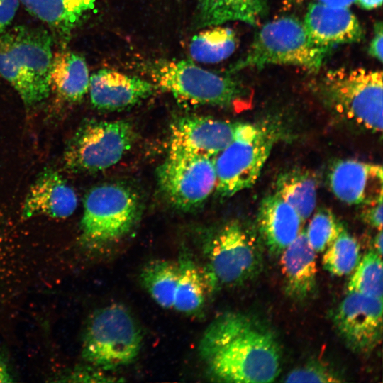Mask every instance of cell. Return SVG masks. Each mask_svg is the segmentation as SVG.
Wrapping results in <instances>:
<instances>
[{"mask_svg": "<svg viewBox=\"0 0 383 383\" xmlns=\"http://www.w3.org/2000/svg\"><path fill=\"white\" fill-rule=\"evenodd\" d=\"M134 138L133 127L128 121H87L66 148L65 167L73 172L109 168L131 149Z\"/></svg>", "mask_w": 383, "mask_h": 383, "instance_id": "obj_10", "label": "cell"}, {"mask_svg": "<svg viewBox=\"0 0 383 383\" xmlns=\"http://www.w3.org/2000/svg\"><path fill=\"white\" fill-rule=\"evenodd\" d=\"M293 1V0H292Z\"/></svg>", "mask_w": 383, "mask_h": 383, "instance_id": "obj_39", "label": "cell"}, {"mask_svg": "<svg viewBox=\"0 0 383 383\" xmlns=\"http://www.w3.org/2000/svg\"><path fill=\"white\" fill-rule=\"evenodd\" d=\"M369 54L373 57L382 61L383 55V35H382V22H377L374 26V34L372 39L369 49Z\"/></svg>", "mask_w": 383, "mask_h": 383, "instance_id": "obj_33", "label": "cell"}, {"mask_svg": "<svg viewBox=\"0 0 383 383\" xmlns=\"http://www.w3.org/2000/svg\"><path fill=\"white\" fill-rule=\"evenodd\" d=\"M285 382H340L342 377L331 367L321 362H309L290 371Z\"/></svg>", "mask_w": 383, "mask_h": 383, "instance_id": "obj_30", "label": "cell"}, {"mask_svg": "<svg viewBox=\"0 0 383 383\" xmlns=\"http://www.w3.org/2000/svg\"><path fill=\"white\" fill-rule=\"evenodd\" d=\"M318 90L326 104L343 118L372 132L382 131V72L337 68L325 73Z\"/></svg>", "mask_w": 383, "mask_h": 383, "instance_id": "obj_5", "label": "cell"}, {"mask_svg": "<svg viewBox=\"0 0 383 383\" xmlns=\"http://www.w3.org/2000/svg\"><path fill=\"white\" fill-rule=\"evenodd\" d=\"M343 228L328 210H320L311 219L306 231L308 241L316 252H323Z\"/></svg>", "mask_w": 383, "mask_h": 383, "instance_id": "obj_29", "label": "cell"}, {"mask_svg": "<svg viewBox=\"0 0 383 383\" xmlns=\"http://www.w3.org/2000/svg\"><path fill=\"white\" fill-rule=\"evenodd\" d=\"M202 269L209 292L224 287L240 285L255 277L262 267L259 238L238 220L214 229L201 247Z\"/></svg>", "mask_w": 383, "mask_h": 383, "instance_id": "obj_3", "label": "cell"}, {"mask_svg": "<svg viewBox=\"0 0 383 383\" xmlns=\"http://www.w3.org/2000/svg\"><path fill=\"white\" fill-rule=\"evenodd\" d=\"M179 277L177 262L155 260L143 268L140 280L152 299L161 307L172 309Z\"/></svg>", "mask_w": 383, "mask_h": 383, "instance_id": "obj_25", "label": "cell"}, {"mask_svg": "<svg viewBox=\"0 0 383 383\" xmlns=\"http://www.w3.org/2000/svg\"><path fill=\"white\" fill-rule=\"evenodd\" d=\"M19 0H0V33L8 28L16 16Z\"/></svg>", "mask_w": 383, "mask_h": 383, "instance_id": "obj_32", "label": "cell"}, {"mask_svg": "<svg viewBox=\"0 0 383 383\" xmlns=\"http://www.w3.org/2000/svg\"><path fill=\"white\" fill-rule=\"evenodd\" d=\"M348 284V292H357L382 299L383 268L382 257L374 250L367 252L353 271Z\"/></svg>", "mask_w": 383, "mask_h": 383, "instance_id": "obj_28", "label": "cell"}, {"mask_svg": "<svg viewBox=\"0 0 383 383\" xmlns=\"http://www.w3.org/2000/svg\"><path fill=\"white\" fill-rule=\"evenodd\" d=\"M53 55L52 38L42 28L16 26L0 33V75L27 106L49 96Z\"/></svg>", "mask_w": 383, "mask_h": 383, "instance_id": "obj_2", "label": "cell"}, {"mask_svg": "<svg viewBox=\"0 0 383 383\" xmlns=\"http://www.w3.org/2000/svg\"><path fill=\"white\" fill-rule=\"evenodd\" d=\"M303 23L314 43L329 48L340 44L359 42L364 35L357 18L348 8L311 4Z\"/></svg>", "mask_w": 383, "mask_h": 383, "instance_id": "obj_16", "label": "cell"}, {"mask_svg": "<svg viewBox=\"0 0 383 383\" xmlns=\"http://www.w3.org/2000/svg\"><path fill=\"white\" fill-rule=\"evenodd\" d=\"M157 180L173 206L183 211L194 209L216 189L214 158L169 151L157 169Z\"/></svg>", "mask_w": 383, "mask_h": 383, "instance_id": "obj_11", "label": "cell"}, {"mask_svg": "<svg viewBox=\"0 0 383 383\" xmlns=\"http://www.w3.org/2000/svg\"><path fill=\"white\" fill-rule=\"evenodd\" d=\"M358 4L365 9H373L382 5V0H355Z\"/></svg>", "mask_w": 383, "mask_h": 383, "instance_id": "obj_38", "label": "cell"}, {"mask_svg": "<svg viewBox=\"0 0 383 383\" xmlns=\"http://www.w3.org/2000/svg\"><path fill=\"white\" fill-rule=\"evenodd\" d=\"M199 353L213 380L232 383L274 382L282 367L279 343L260 320L243 313H225L206 328Z\"/></svg>", "mask_w": 383, "mask_h": 383, "instance_id": "obj_1", "label": "cell"}, {"mask_svg": "<svg viewBox=\"0 0 383 383\" xmlns=\"http://www.w3.org/2000/svg\"><path fill=\"white\" fill-rule=\"evenodd\" d=\"M82 10L85 14L94 9L97 0H67Z\"/></svg>", "mask_w": 383, "mask_h": 383, "instance_id": "obj_35", "label": "cell"}, {"mask_svg": "<svg viewBox=\"0 0 383 383\" xmlns=\"http://www.w3.org/2000/svg\"><path fill=\"white\" fill-rule=\"evenodd\" d=\"M274 194L292 206L302 221H306L315 209L316 180L304 170L294 169L281 174L275 182Z\"/></svg>", "mask_w": 383, "mask_h": 383, "instance_id": "obj_23", "label": "cell"}, {"mask_svg": "<svg viewBox=\"0 0 383 383\" xmlns=\"http://www.w3.org/2000/svg\"><path fill=\"white\" fill-rule=\"evenodd\" d=\"M302 222L296 210L276 194L266 196L260 204L257 230L260 239L272 255H280L297 238Z\"/></svg>", "mask_w": 383, "mask_h": 383, "instance_id": "obj_18", "label": "cell"}, {"mask_svg": "<svg viewBox=\"0 0 383 383\" xmlns=\"http://www.w3.org/2000/svg\"><path fill=\"white\" fill-rule=\"evenodd\" d=\"M177 262L179 277L172 309L188 315L196 314L203 309L209 292L202 269L185 251Z\"/></svg>", "mask_w": 383, "mask_h": 383, "instance_id": "obj_22", "label": "cell"}, {"mask_svg": "<svg viewBox=\"0 0 383 383\" xmlns=\"http://www.w3.org/2000/svg\"><path fill=\"white\" fill-rule=\"evenodd\" d=\"M333 323L346 345L366 353L382 338V299L348 292L333 315Z\"/></svg>", "mask_w": 383, "mask_h": 383, "instance_id": "obj_12", "label": "cell"}, {"mask_svg": "<svg viewBox=\"0 0 383 383\" xmlns=\"http://www.w3.org/2000/svg\"><path fill=\"white\" fill-rule=\"evenodd\" d=\"M13 377L9 368L8 363L0 351V382H12Z\"/></svg>", "mask_w": 383, "mask_h": 383, "instance_id": "obj_34", "label": "cell"}, {"mask_svg": "<svg viewBox=\"0 0 383 383\" xmlns=\"http://www.w3.org/2000/svg\"><path fill=\"white\" fill-rule=\"evenodd\" d=\"M364 206L362 220L377 230L382 229V196Z\"/></svg>", "mask_w": 383, "mask_h": 383, "instance_id": "obj_31", "label": "cell"}, {"mask_svg": "<svg viewBox=\"0 0 383 383\" xmlns=\"http://www.w3.org/2000/svg\"><path fill=\"white\" fill-rule=\"evenodd\" d=\"M374 250L381 257L383 252V234L382 229L378 230L373 240Z\"/></svg>", "mask_w": 383, "mask_h": 383, "instance_id": "obj_37", "label": "cell"}, {"mask_svg": "<svg viewBox=\"0 0 383 383\" xmlns=\"http://www.w3.org/2000/svg\"><path fill=\"white\" fill-rule=\"evenodd\" d=\"M142 333L124 306H104L91 316L85 329L82 357L91 365L113 370L133 362L142 346Z\"/></svg>", "mask_w": 383, "mask_h": 383, "instance_id": "obj_7", "label": "cell"}, {"mask_svg": "<svg viewBox=\"0 0 383 383\" xmlns=\"http://www.w3.org/2000/svg\"><path fill=\"white\" fill-rule=\"evenodd\" d=\"M318 1L328 6L348 8L355 0H318Z\"/></svg>", "mask_w": 383, "mask_h": 383, "instance_id": "obj_36", "label": "cell"}, {"mask_svg": "<svg viewBox=\"0 0 383 383\" xmlns=\"http://www.w3.org/2000/svg\"><path fill=\"white\" fill-rule=\"evenodd\" d=\"M145 70L157 87L184 106L234 107L245 102L248 91L235 79L204 70L190 60H156Z\"/></svg>", "mask_w": 383, "mask_h": 383, "instance_id": "obj_4", "label": "cell"}, {"mask_svg": "<svg viewBox=\"0 0 383 383\" xmlns=\"http://www.w3.org/2000/svg\"><path fill=\"white\" fill-rule=\"evenodd\" d=\"M140 213L139 196L131 187L118 183L96 186L84 199L82 239L91 245L115 242L133 228Z\"/></svg>", "mask_w": 383, "mask_h": 383, "instance_id": "obj_9", "label": "cell"}, {"mask_svg": "<svg viewBox=\"0 0 383 383\" xmlns=\"http://www.w3.org/2000/svg\"><path fill=\"white\" fill-rule=\"evenodd\" d=\"M324 251L323 267L335 276L340 277L353 272L360 259L357 240L344 228Z\"/></svg>", "mask_w": 383, "mask_h": 383, "instance_id": "obj_27", "label": "cell"}, {"mask_svg": "<svg viewBox=\"0 0 383 383\" xmlns=\"http://www.w3.org/2000/svg\"><path fill=\"white\" fill-rule=\"evenodd\" d=\"M238 44L235 32L226 27L216 26L196 34L192 39L191 56L204 63H216L228 58Z\"/></svg>", "mask_w": 383, "mask_h": 383, "instance_id": "obj_26", "label": "cell"}, {"mask_svg": "<svg viewBox=\"0 0 383 383\" xmlns=\"http://www.w3.org/2000/svg\"><path fill=\"white\" fill-rule=\"evenodd\" d=\"M242 122L202 116H186L170 127V152L214 158L235 138Z\"/></svg>", "mask_w": 383, "mask_h": 383, "instance_id": "obj_13", "label": "cell"}, {"mask_svg": "<svg viewBox=\"0 0 383 383\" xmlns=\"http://www.w3.org/2000/svg\"><path fill=\"white\" fill-rule=\"evenodd\" d=\"M62 39L68 38L85 14L67 0H19Z\"/></svg>", "mask_w": 383, "mask_h": 383, "instance_id": "obj_24", "label": "cell"}, {"mask_svg": "<svg viewBox=\"0 0 383 383\" xmlns=\"http://www.w3.org/2000/svg\"><path fill=\"white\" fill-rule=\"evenodd\" d=\"M267 0H198L199 26H218L239 21L255 23L267 8Z\"/></svg>", "mask_w": 383, "mask_h": 383, "instance_id": "obj_21", "label": "cell"}, {"mask_svg": "<svg viewBox=\"0 0 383 383\" xmlns=\"http://www.w3.org/2000/svg\"><path fill=\"white\" fill-rule=\"evenodd\" d=\"M328 181L333 194L351 205H365L382 196L380 165L342 160L331 167Z\"/></svg>", "mask_w": 383, "mask_h": 383, "instance_id": "obj_14", "label": "cell"}, {"mask_svg": "<svg viewBox=\"0 0 383 383\" xmlns=\"http://www.w3.org/2000/svg\"><path fill=\"white\" fill-rule=\"evenodd\" d=\"M331 50L314 43L302 21L292 16L281 17L260 28L247 54L232 70L289 65L316 72Z\"/></svg>", "mask_w": 383, "mask_h": 383, "instance_id": "obj_6", "label": "cell"}, {"mask_svg": "<svg viewBox=\"0 0 383 383\" xmlns=\"http://www.w3.org/2000/svg\"><path fill=\"white\" fill-rule=\"evenodd\" d=\"M74 189L55 170L46 169L40 173L26 194L22 217L36 216L65 218L71 216L77 206Z\"/></svg>", "mask_w": 383, "mask_h": 383, "instance_id": "obj_17", "label": "cell"}, {"mask_svg": "<svg viewBox=\"0 0 383 383\" xmlns=\"http://www.w3.org/2000/svg\"><path fill=\"white\" fill-rule=\"evenodd\" d=\"M89 74L85 59L62 49L54 55L50 74V90L69 102L80 101L89 90Z\"/></svg>", "mask_w": 383, "mask_h": 383, "instance_id": "obj_20", "label": "cell"}, {"mask_svg": "<svg viewBox=\"0 0 383 383\" xmlns=\"http://www.w3.org/2000/svg\"><path fill=\"white\" fill-rule=\"evenodd\" d=\"M281 271L289 296L303 300L311 296L316 287V252L310 245L305 231L280 254Z\"/></svg>", "mask_w": 383, "mask_h": 383, "instance_id": "obj_19", "label": "cell"}, {"mask_svg": "<svg viewBox=\"0 0 383 383\" xmlns=\"http://www.w3.org/2000/svg\"><path fill=\"white\" fill-rule=\"evenodd\" d=\"M155 85L139 77L111 69H101L89 77L92 105L100 110L118 111L133 106L151 96Z\"/></svg>", "mask_w": 383, "mask_h": 383, "instance_id": "obj_15", "label": "cell"}, {"mask_svg": "<svg viewBox=\"0 0 383 383\" xmlns=\"http://www.w3.org/2000/svg\"><path fill=\"white\" fill-rule=\"evenodd\" d=\"M276 127L242 123L234 140L214 157L216 190L231 197L257 181L277 140Z\"/></svg>", "mask_w": 383, "mask_h": 383, "instance_id": "obj_8", "label": "cell"}]
</instances>
